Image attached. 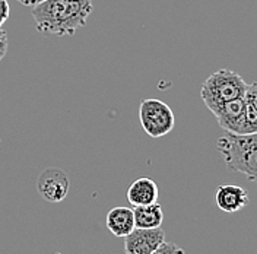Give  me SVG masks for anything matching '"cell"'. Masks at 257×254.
Wrapping results in <instances>:
<instances>
[{"mask_svg": "<svg viewBox=\"0 0 257 254\" xmlns=\"http://www.w3.org/2000/svg\"><path fill=\"white\" fill-rule=\"evenodd\" d=\"M92 9V0H44L32 8V18L41 34L75 35L86 25Z\"/></svg>", "mask_w": 257, "mask_h": 254, "instance_id": "6da1fadb", "label": "cell"}, {"mask_svg": "<svg viewBox=\"0 0 257 254\" xmlns=\"http://www.w3.org/2000/svg\"><path fill=\"white\" fill-rule=\"evenodd\" d=\"M216 149L229 171L240 173L250 181L257 183V133H226L218 139Z\"/></svg>", "mask_w": 257, "mask_h": 254, "instance_id": "7a4b0ae2", "label": "cell"}, {"mask_svg": "<svg viewBox=\"0 0 257 254\" xmlns=\"http://www.w3.org/2000/svg\"><path fill=\"white\" fill-rule=\"evenodd\" d=\"M247 83L241 75L229 69H221L203 82L200 96L209 110H213L224 102L242 98Z\"/></svg>", "mask_w": 257, "mask_h": 254, "instance_id": "3957f363", "label": "cell"}, {"mask_svg": "<svg viewBox=\"0 0 257 254\" xmlns=\"http://www.w3.org/2000/svg\"><path fill=\"white\" fill-rule=\"evenodd\" d=\"M141 126L151 138H162L168 135L176 124L171 107L157 98H146L139 105Z\"/></svg>", "mask_w": 257, "mask_h": 254, "instance_id": "277c9868", "label": "cell"}, {"mask_svg": "<svg viewBox=\"0 0 257 254\" xmlns=\"http://www.w3.org/2000/svg\"><path fill=\"white\" fill-rule=\"evenodd\" d=\"M70 187L69 175L63 170L51 167L46 168L37 178L38 194L50 203H60L66 199Z\"/></svg>", "mask_w": 257, "mask_h": 254, "instance_id": "5b68a950", "label": "cell"}, {"mask_svg": "<svg viewBox=\"0 0 257 254\" xmlns=\"http://www.w3.org/2000/svg\"><path fill=\"white\" fill-rule=\"evenodd\" d=\"M165 241L162 228H135L127 237H124L126 254H152Z\"/></svg>", "mask_w": 257, "mask_h": 254, "instance_id": "8992f818", "label": "cell"}, {"mask_svg": "<svg viewBox=\"0 0 257 254\" xmlns=\"http://www.w3.org/2000/svg\"><path fill=\"white\" fill-rule=\"evenodd\" d=\"M210 111L216 117L219 126L228 133H234V135L244 133V111H245L244 96L224 102Z\"/></svg>", "mask_w": 257, "mask_h": 254, "instance_id": "52a82bcc", "label": "cell"}, {"mask_svg": "<svg viewBox=\"0 0 257 254\" xmlns=\"http://www.w3.org/2000/svg\"><path fill=\"white\" fill-rule=\"evenodd\" d=\"M215 202L225 213H234L238 212L242 207H245L250 202L248 193L245 189L234 184H225L219 186L215 190Z\"/></svg>", "mask_w": 257, "mask_h": 254, "instance_id": "ba28073f", "label": "cell"}, {"mask_svg": "<svg viewBox=\"0 0 257 254\" xmlns=\"http://www.w3.org/2000/svg\"><path fill=\"white\" fill-rule=\"evenodd\" d=\"M160 191L157 183L149 177H141L132 183L127 190L128 202L133 206H144L151 205L158 200Z\"/></svg>", "mask_w": 257, "mask_h": 254, "instance_id": "9c48e42d", "label": "cell"}, {"mask_svg": "<svg viewBox=\"0 0 257 254\" xmlns=\"http://www.w3.org/2000/svg\"><path fill=\"white\" fill-rule=\"evenodd\" d=\"M107 228L112 235L118 238H124L136 228L135 226V216H133V209L124 206L112 207L107 213Z\"/></svg>", "mask_w": 257, "mask_h": 254, "instance_id": "30bf717a", "label": "cell"}, {"mask_svg": "<svg viewBox=\"0 0 257 254\" xmlns=\"http://www.w3.org/2000/svg\"><path fill=\"white\" fill-rule=\"evenodd\" d=\"M133 216H135V226L145 228V229L160 228L164 221L162 207L157 202L151 205H144V206H135Z\"/></svg>", "mask_w": 257, "mask_h": 254, "instance_id": "8fae6325", "label": "cell"}, {"mask_svg": "<svg viewBox=\"0 0 257 254\" xmlns=\"http://www.w3.org/2000/svg\"><path fill=\"white\" fill-rule=\"evenodd\" d=\"M152 254H186L184 253V250L181 248V247H178L177 244L174 242H167V241H164L162 244H161L160 247L154 251Z\"/></svg>", "mask_w": 257, "mask_h": 254, "instance_id": "7c38bea8", "label": "cell"}, {"mask_svg": "<svg viewBox=\"0 0 257 254\" xmlns=\"http://www.w3.org/2000/svg\"><path fill=\"white\" fill-rule=\"evenodd\" d=\"M244 99L248 104H251L257 110V82L247 85V89H245V94H244Z\"/></svg>", "mask_w": 257, "mask_h": 254, "instance_id": "4fadbf2b", "label": "cell"}, {"mask_svg": "<svg viewBox=\"0 0 257 254\" xmlns=\"http://www.w3.org/2000/svg\"><path fill=\"white\" fill-rule=\"evenodd\" d=\"M11 15V6L8 0H0V28L3 27V24L9 19Z\"/></svg>", "mask_w": 257, "mask_h": 254, "instance_id": "5bb4252c", "label": "cell"}, {"mask_svg": "<svg viewBox=\"0 0 257 254\" xmlns=\"http://www.w3.org/2000/svg\"><path fill=\"white\" fill-rule=\"evenodd\" d=\"M8 46H9L8 34H6L5 30L0 28V60H3V57L6 56V53H8Z\"/></svg>", "mask_w": 257, "mask_h": 254, "instance_id": "9a60e30c", "label": "cell"}, {"mask_svg": "<svg viewBox=\"0 0 257 254\" xmlns=\"http://www.w3.org/2000/svg\"><path fill=\"white\" fill-rule=\"evenodd\" d=\"M19 3H22L24 6H37V5H40L41 2H44V0H18Z\"/></svg>", "mask_w": 257, "mask_h": 254, "instance_id": "2e32d148", "label": "cell"}]
</instances>
